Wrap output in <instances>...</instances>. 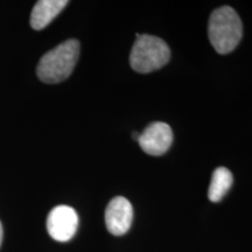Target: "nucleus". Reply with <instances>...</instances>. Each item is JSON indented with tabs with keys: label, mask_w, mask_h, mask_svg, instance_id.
Listing matches in <instances>:
<instances>
[{
	"label": "nucleus",
	"mask_w": 252,
	"mask_h": 252,
	"mask_svg": "<svg viewBox=\"0 0 252 252\" xmlns=\"http://www.w3.org/2000/svg\"><path fill=\"white\" fill-rule=\"evenodd\" d=\"M78 216L74 208L58 206L47 217V230L50 237L58 242H68L77 231Z\"/></svg>",
	"instance_id": "4"
},
{
	"label": "nucleus",
	"mask_w": 252,
	"mask_h": 252,
	"mask_svg": "<svg viewBox=\"0 0 252 252\" xmlns=\"http://www.w3.org/2000/svg\"><path fill=\"white\" fill-rule=\"evenodd\" d=\"M172 143L173 132L171 126L161 122L153 123L147 126L138 139V144L145 153L156 157L165 154Z\"/></svg>",
	"instance_id": "5"
},
{
	"label": "nucleus",
	"mask_w": 252,
	"mask_h": 252,
	"mask_svg": "<svg viewBox=\"0 0 252 252\" xmlns=\"http://www.w3.org/2000/svg\"><path fill=\"white\" fill-rule=\"evenodd\" d=\"M1 242H2V224L0 222V247H1Z\"/></svg>",
	"instance_id": "9"
},
{
	"label": "nucleus",
	"mask_w": 252,
	"mask_h": 252,
	"mask_svg": "<svg viewBox=\"0 0 252 252\" xmlns=\"http://www.w3.org/2000/svg\"><path fill=\"white\" fill-rule=\"evenodd\" d=\"M68 5L67 0H40L34 6L31 14V26L41 31L48 26L61 11Z\"/></svg>",
	"instance_id": "7"
},
{
	"label": "nucleus",
	"mask_w": 252,
	"mask_h": 252,
	"mask_svg": "<svg viewBox=\"0 0 252 252\" xmlns=\"http://www.w3.org/2000/svg\"><path fill=\"white\" fill-rule=\"evenodd\" d=\"M80 56V42L67 40L47 52L36 67V75L47 84L63 82L70 76Z\"/></svg>",
	"instance_id": "1"
},
{
	"label": "nucleus",
	"mask_w": 252,
	"mask_h": 252,
	"mask_svg": "<svg viewBox=\"0 0 252 252\" xmlns=\"http://www.w3.org/2000/svg\"><path fill=\"white\" fill-rule=\"evenodd\" d=\"M232 174L225 167H219L213 173L212 182H210L209 190H208V197L212 202H220L224 195L228 193L231 187Z\"/></svg>",
	"instance_id": "8"
},
{
	"label": "nucleus",
	"mask_w": 252,
	"mask_h": 252,
	"mask_svg": "<svg viewBox=\"0 0 252 252\" xmlns=\"http://www.w3.org/2000/svg\"><path fill=\"white\" fill-rule=\"evenodd\" d=\"M171 58V49L160 37L137 34L130 54V64L133 70L147 74L162 68Z\"/></svg>",
	"instance_id": "3"
},
{
	"label": "nucleus",
	"mask_w": 252,
	"mask_h": 252,
	"mask_svg": "<svg viewBox=\"0 0 252 252\" xmlns=\"http://www.w3.org/2000/svg\"><path fill=\"white\" fill-rule=\"evenodd\" d=\"M208 35L220 54H228L238 46L243 35V25L234 8L223 6L210 15Z\"/></svg>",
	"instance_id": "2"
},
{
	"label": "nucleus",
	"mask_w": 252,
	"mask_h": 252,
	"mask_svg": "<svg viewBox=\"0 0 252 252\" xmlns=\"http://www.w3.org/2000/svg\"><path fill=\"white\" fill-rule=\"evenodd\" d=\"M133 208L127 198L117 196L110 201L105 210V224L110 234L123 236L131 228Z\"/></svg>",
	"instance_id": "6"
}]
</instances>
